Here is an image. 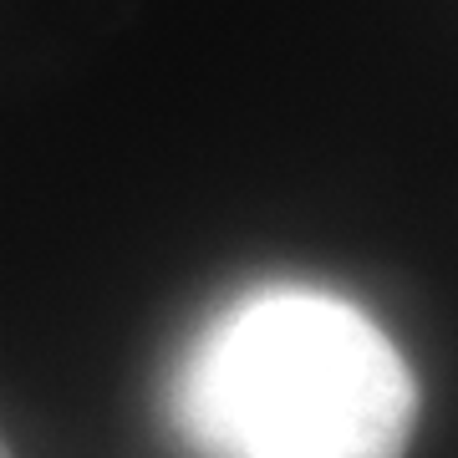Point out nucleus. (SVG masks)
<instances>
[{
  "mask_svg": "<svg viewBox=\"0 0 458 458\" xmlns=\"http://www.w3.org/2000/svg\"><path fill=\"white\" fill-rule=\"evenodd\" d=\"M0 458H16V454H11V448H5V438H0Z\"/></svg>",
  "mask_w": 458,
  "mask_h": 458,
  "instance_id": "obj_2",
  "label": "nucleus"
},
{
  "mask_svg": "<svg viewBox=\"0 0 458 458\" xmlns=\"http://www.w3.org/2000/svg\"><path fill=\"white\" fill-rule=\"evenodd\" d=\"M174 418L199 458H403L418 382L346 295L260 285L194 336Z\"/></svg>",
  "mask_w": 458,
  "mask_h": 458,
  "instance_id": "obj_1",
  "label": "nucleus"
}]
</instances>
